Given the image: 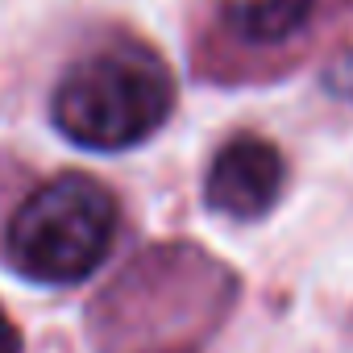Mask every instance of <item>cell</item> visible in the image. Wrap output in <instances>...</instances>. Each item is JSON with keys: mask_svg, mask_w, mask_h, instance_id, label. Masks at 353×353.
<instances>
[{"mask_svg": "<svg viewBox=\"0 0 353 353\" xmlns=\"http://www.w3.org/2000/svg\"><path fill=\"white\" fill-rule=\"evenodd\" d=\"M174 83L145 50H100L67 67L54 88V125L67 141L100 154L141 145L166 121Z\"/></svg>", "mask_w": 353, "mask_h": 353, "instance_id": "obj_1", "label": "cell"}, {"mask_svg": "<svg viewBox=\"0 0 353 353\" xmlns=\"http://www.w3.org/2000/svg\"><path fill=\"white\" fill-rule=\"evenodd\" d=\"M117 200L88 174H59L34 188L9 221L5 245L21 274L38 283H79L112 250Z\"/></svg>", "mask_w": 353, "mask_h": 353, "instance_id": "obj_2", "label": "cell"}, {"mask_svg": "<svg viewBox=\"0 0 353 353\" xmlns=\"http://www.w3.org/2000/svg\"><path fill=\"white\" fill-rule=\"evenodd\" d=\"M283 179H287V166L279 145L254 133H237L216 150L204 179V196H208V208L221 216L258 221L279 204Z\"/></svg>", "mask_w": 353, "mask_h": 353, "instance_id": "obj_3", "label": "cell"}, {"mask_svg": "<svg viewBox=\"0 0 353 353\" xmlns=\"http://www.w3.org/2000/svg\"><path fill=\"white\" fill-rule=\"evenodd\" d=\"M312 9H316V0H225L229 26L254 46L287 42L291 34L303 30Z\"/></svg>", "mask_w": 353, "mask_h": 353, "instance_id": "obj_4", "label": "cell"}, {"mask_svg": "<svg viewBox=\"0 0 353 353\" xmlns=\"http://www.w3.org/2000/svg\"><path fill=\"white\" fill-rule=\"evenodd\" d=\"M0 353H21V332L9 320V312L0 307Z\"/></svg>", "mask_w": 353, "mask_h": 353, "instance_id": "obj_5", "label": "cell"}, {"mask_svg": "<svg viewBox=\"0 0 353 353\" xmlns=\"http://www.w3.org/2000/svg\"><path fill=\"white\" fill-rule=\"evenodd\" d=\"M145 353H188V349H145Z\"/></svg>", "mask_w": 353, "mask_h": 353, "instance_id": "obj_6", "label": "cell"}]
</instances>
